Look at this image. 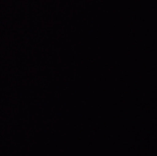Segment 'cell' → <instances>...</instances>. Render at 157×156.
I'll list each match as a JSON object with an SVG mask.
<instances>
[]
</instances>
